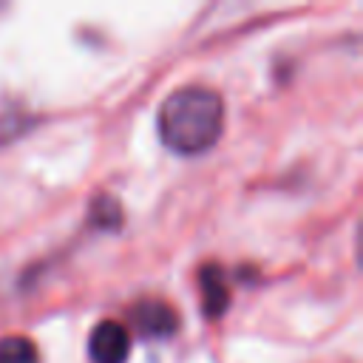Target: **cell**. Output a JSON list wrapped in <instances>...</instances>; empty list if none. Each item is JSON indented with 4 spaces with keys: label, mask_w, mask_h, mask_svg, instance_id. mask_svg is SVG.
Instances as JSON below:
<instances>
[{
    "label": "cell",
    "mask_w": 363,
    "mask_h": 363,
    "mask_svg": "<svg viewBox=\"0 0 363 363\" xmlns=\"http://www.w3.org/2000/svg\"><path fill=\"white\" fill-rule=\"evenodd\" d=\"M130 326L142 337H173L179 332V312L162 298H142L128 309Z\"/></svg>",
    "instance_id": "2"
},
{
    "label": "cell",
    "mask_w": 363,
    "mask_h": 363,
    "mask_svg": "<svg viewBox=\"0 0 363 363\" xmlns=\"http://www.w3.org/2000/svg\"><path fill=\"white\" fill-rule=\"evenodd\" d=\"M156 125L167 150L182 156L204 153L224 133V99L213 88H179L159 105Z\"/></svg>",
    "instance_id": "1"
},
{
    "label": "cell",
    "mask_w": 363,
    "mask_h": 363,
    "mask_svg": "<svg viewBox=\"0 0 363 363\" xmlns=\"http://www.w3.org/2000/svg\"><path fill=\"white\" fill-rule=\"evenodd\" d=\"M37 125V113L17 102H0V147L20 139L26 130Z\"/></svg>",
    "instance_id": "5"
},
{
    "label": "cell",
    "mask_w": 363,
    "mask_h": 363,
    "mask_svg": "<svg viewBox=\"0 0 363 363\" xmlns=\"http://www.w3.org/2000/svg\"><path fill=\"white\" fill-rule=\"evenodd\" d=\"M0 363H40V349L31 337L6 335L0 337Z\"/></svg>",
    "instance_id": "7"
},
{
    "label": "cell",
    "mask_w": 363,
    "mask_h": 363,
    "mask_svg": "<svg viewBox=\"0 0 363 363\" xmlns=\"http://www.w3.org/2000/svg\"><path fill=\"white\" fill-rule=\"evenodd\" d=\"M199 289H201V309L207 318H221L230 306V286H227V272L221 264L210 261L199 269Z\"/></svg>",
    "instance_id": "4"
},
{
    "label": "cell",
    "mask_w": 363,
    "mask_h": 363,
    "mask_svg": "<svg viewBox=\"0 0 363 363\" xmlns=\"http://www.w3.org/2000/svg\"><path fill=\"white\" fill-rule=\"evenodd\" d=\"M88 218H91V224L96 230H119V224H122V207H119V201L113 196L99 193V196L91 199Z\"/></svg>",
    "instance_id": "6"
},
{
    "label": "cell",
    "mask_w": 363,
    "mask_h": 363,
    "mask_svg": "<svg viewBox=\"0 0 363 363\" xmlns=\"http://www.w3.org/2000/svg\"><path fill=\"white\" fill-rule=\"evenodd\" d=\"M130 354V332L119 320H99L88 335L91 363H125Z\"/></svg>",
    "instance_id": "3"
}]
</instances>
